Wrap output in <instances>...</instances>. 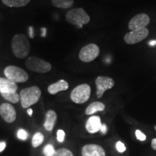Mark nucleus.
Here are the masks:
<instances>
[{"mask_svg": "<svg viewBox=\"0 0 156 156\" xmlns=\"http://www.w3.org/2000/svg\"><path fill=\"white\" fill-rule=\"evenodd\" d=\"M0 115L2 118L7 123H12L16 119V111L11 104L7 103H2L0 106Z\"/></svg>", "mask_w": 156, "mask_h": 156, "instance_id": "9b49d317", "label": "nucleus"}, {"mask_svg": "<svg viewBox=\"0 0 156 156\" xmlns=\"http://www.w3.org/2000/svg\"><path fill=\"white\" fill-rule=\"evenodd\" d=\"M151 146H152V148H153V150L156 151V138H155V139H153V140H152Z\"/></svg>", "mask_w": 156, "mask_h": 156, "instance_id": "c756f323", "label": "nucleus"}, {"mask_svg": "<svg viewBox=\"0 0 156 156\" xmlns=\"http://www.w3.org/2000/svg\"><path fill=\"white\" fill-rule=\"evenodd\" d=\"M4 73L6 78L15 83H25L28 80V74L16 66H8L5 68Z\"/></svg>", "mask_w": 156, "mask_h": 156, "instance_id": "423d86ee", "label": "nucleus"}, {"mask_svg": "<svg viewBox=\"0 0 156 156\" xmlns=\"http://www.w3.org/2000/svg\"><path fill=\"white\" fill-rule=\"evenodd\" d=\"M31 0H2L4 5L9 7H22L26 6Z\"/></svg>", "mask_w": 156, "mask_h": 156, "instance_id": "a211bd4d", "label": "nucleus"}, {"mask_svg": "<svg viewBox=\"0 0 156 156\" xmlns=\"http://www.w3.org/2000/svg\"><path fill=\"white\" fill-rule=\"evenodd\" d=\"M91 88L87 84H82L78 85L72 91L70 98L74 103L81 104L87 102L90 96Z\"/></svg>", "mask_w": 156, "mask_h": 156, "instance_id": "39448f33", "label": "nucleus"}, {"mask_svg": "<svg viewBox=\"0 0 156 156\" xmlns=\"http://www.w3.org/2000/svg\"><path fill=\"white\" fill-rule=\"evenodd\" d=\"M150 46H156V40H153L152 41H151L149 43Z\"/></svg>", "mask_w": 156, "mask_h": 156, "instance_id": "473e14b6", "label": "nucleus"}, {"mask_svg": "<svg viewBox=\"0 0 156 156\" xmlns=\"http://www.w3.org/2000/svg\"><path fill=\"white\" fill-rule=\"evenodd\" d=\"M17 83L9 80L7 78L0 77V93H8L17 92Z\"/></svg>", "mask_w": 156, "mask_h": 156, "instance_id": "ddd939ff", "label": "nucleus"}, {"mask_svg": "<svg viewBox=\"0 0 156 156\" xmlns=\"http://www.w3.org/2000/svg\"><path fill=\"white\" fill-rule=\"evenodd\" d=\"M100 54L99 47L95 44H90L81 48L79 58L83 62H90L95 59Z\"/></svg>", "mask_w": 156, "mask_h": 156, "instance_id": "0eeeda50", "label": "nucleus"}, {"mask_svg": "<svg viewBox=\"0 0 156 156\" xmlns=\"http://www.w3.org/2000/svg\"><path fill=\"white\" fill-rule=\"evenodd\" d=\"M135 134H136V138H137V140H140V141H145L146 140V136L142 133L141 131H140V130H136Z\"/></svg>", "mask_w": 156, "mask_h": 156, "instance_id": "bb28decb", "label": "nucleus"}, {"mask_svg": "<svg viewBox=\"0 0 156 156\" xmlns=\"http://www.w3.org/2000/svg\"><path fill=\"white\" fill-rule=\"evenodd\" d=\"M56 119H57L56 113L53 110L48 111L46 114V119L44 122V128L46 129V130L48 132L52 131Z\"/></svg>", "mask_w": 156, "mask_h": 156, "instance_id": "dca6fc26", "label": "nucleus"}, {"mask_svg": "<svg viewBox=\"0 0 156 156\" xmlns=\"http://www.w3.org/2000/svg\"><path fill=\"white\" fill-rule=\"evenodd\" d=\"M101 126H102V124H101L100 117L93 116L90 117L88 120L87 121L85 128L89 133L94 134L100 131Z\"/></svg>", "mask_w": 156, "mask_h": 156, "instance_id": "4468645a", "label": "nucleus"}, {"mask_svg": "<svg viewBox=\"0 0 156 156\" xmlns=\"http://www.w3.org/2000/svg\"><path fill=\"white\" fill-rule=\"evenodd\" d=\"M101 132H102L103 134H106V132H107V126L106 124H102V126H101Z\"/></svg>", "mask_w": 156, "mask_h": 156, "instance_id": "cd10ccee", "label": "nucleus"}, {"mask_svg": "<svg viewBox=\"0 0 156 156\" xmlns=\"http://www.w3.org/2000/svg\"><path fill=\"white\" fill-rule=\"evenodd\" d=\"M6 147V143L5 142H0V153L2 152L5 148Z\"/></svg>", "mask_w": 156, "mask_h": 156, "instance_id": "c85d7f7f", "label": "nucleus"}, {"mask_svg": "<svg viewBox=\"0 0 156 156\" xmlns=\"http://www.w3.org/2000/svg\"><path fill=\"white\" fill-rule=\"evenodd\" d=\"M66 20L69 24L77 25L78 28H82L83 25L90 22V18L83 8H75L68 12L66 15Z\"/></svg>", "mask_w": 156, "mask_h": 156, "instance_id": "7ed1b4c3", "label": "nucleus"}, {"mask_svg": "<svg viewBox=\"0 0 156 156\" xmlns=\"http://www.w3.org/2000/svg\"><path fill=\"white\" fill-rule=\"evenodd\" d=\"M149 35L147 28H144L127 33L124 36V41L127 44H135L147 38Z\"/></svg>", "mask_w": 156, "mask_h": 156, "instance_id": "1a4fd4ad", "label": "nucleus"}, {"mask_svg": "<svg viewBox=\"0 0 156 156\" xmlns=\"http://www.w3.org/2000/svg\"><path fill=\"white\" fill-rule=\"evenodd\" d=\"M155 129H156V126H155Z\"/></svg>", "mask_w": 156, "mask_h": 156, "instance_id": "f704fd0d", "label": "nucleus"}, {"mask_svg": "<svg viewBox=\"0 0 156 156\" xmlns=\"http://www.w3.org/2000/svg\"><path fill=\"white\" fill-rule=\"evenodd\" d=\"M41 95V90L37 86H31L22 90L20 93V97L23 108H28L32 105L36 104Z\"/></svg>", "mask_w": 156, "mask_h": 156, "instance_id": "f03ea898", "label": "nucleus"}, {"mask_svg": "<svg viewBox=\"0 0 156 156\" xmlns=\"http://www.w3.org/2000/svg\"><path fill=\"white\" fill-rule=\"evenodd\" d=\"M116 147L117 151L119 152V153H124V152L126 151V147L125 145H124V144L122 143V142L120 141L117 142Z\"/></svg>", "mask_w": 156, "mask_h": 156, "instance_id": "a878e982", "label": "nucleus"}, {"mask_svg": "<svg viewBox=\"0 0 156 156\" xmlns=\"http://www.w3.org/2000/svg\"><path fill=\"white\" fill-rule=\"evenodd\" d=\"M150 17L147 15L145 13H141L138 14L133 17L129 23V29L131 31L139 30L145 28L147 25L150 23Z\"/></svg>", "mask_w": 156, "mask_h": 156, "instance_id": "9d476101", "label": "nucleus"}, {"mask_svg": "<svg viewBox=\"0 0 156 156\" xmlns=\"http://www.w3.org/2000/svg\"><path fill=\"white\" fill-rule=\"evenodd\" d=\"M1 95L6 101L11 102L12 103H17L20 101V95L17 92L1 93Z\"/></svg>", "mask_w": 156, "mask_h": 156, "instance_id": "aec40b11", "label": "nucleus"}, {"mask_svg": "<svg viewBox=\"0 0 156 156\" xmlns=\"http://www.w3.org/2000/svg\"><path fill=\"white\" fill-rule=\"evenodd\" d=\"M44 154L45 156H55L56 151L54 150L53 145L48 144V145L45 146L44 149Z\"/></svg>", "mask_w": 156, "mask_h": 156, "instance_id": "4be33fe9", "label": "nucleus"}, {"mask_svg": "<svg viewBox=\"0 0 156 156\" xmlns=\"http://www.w3.org/2000/svg\"><path fill=\"white\" fill-rule=\"evenodd\" d=\"M27 113H28V114L29 115V116H32L33 114V110L31 108H28V111H27Z\"/></svg>", "mask_w": 156, "mask_h": 156, "instance_id": "72a5a7b5", "label": "nucleus"}, {"mask_svg": "<svg viewBox=\"0 0 156 156\" xmlns=\"http://www.w3.org/2000/svg\"><path fill=\"white\" fill-rule=\"evenodd\" d=\"M29 34H30V38H34V28H33V27H30L29 28Z\"/></svg>", "mask_w": 156, "mask_h": 156, "instance_id": "7c9ffc66", "label": "nucleus"}, {"mask_svg": "<svg viewBox=\"0 0 156 156\" xmlns=\"http://www.w3.org/2000/svg\"><path fill=\"white\" fill-rule=\"evenodd\" d=\"M41 30H43V34H42L41 36L43 37H45L46 36V28H41Z\"/></svg>", "mask_w": 156, "mask_h": 156, "instance_id": "2f4dec72", "label": "nucleus"}, {"mask_svg": "<svg viewBox=\"0 0 156 156\" xmlns=\"http://www.w3.org/2000/svg\"><path fill=\"white\" fill-rule=\"evenodd\" d=\"M25 66L28 69L38 73H46L51 69V65L49 62L36 56H30L27 58Z\"/></svg>", "mask_w": 156, "mask_h": 156, "instance_id": "20e7f679", "label": "nucleus"}, {"mask_svg": "<svg viewBox=\"0 0 156 156\" xmlns=\"http://www.w3.org/2000/svg\"><path fill=\"white\" fill-rule=\"evenodd\" d=\"M105 105L101 102H93L87 107L85 110V114L87 115H91L95 114L97 112H102L105 109Z\"/></svg>", "mask_w": 156, "mask_h": 156, "instance_id": "f3484780", "label": "nucleus"}, {"mask_svg": "<svg viewBox=\"0 0 156 156\" xmlns=\"http://www.w3.org/2000/svg\"><path fill=\"white\" fill-rule=\"evenodd\" d=\"M54 7L61 9H68L74 4V0H51Z\"/></svg>", "mask_w": 156, "mask_h": 156, "instance_id": "6ab92c4d", "label": "nucleus"}, {"mask_svg": "<svg viewBox=\"0 0 156 156\" xmlns=\"http://www.w3.org/2000/svg\"><path fill=\"white\" fill-rule=\"evenodd\" d=\"M44 140V134L41 132H36L32 138V146L34 147H38L43 143Z\"/></svg>", "mask_w": 156, "mask_h": 156, "instance_id": "412c9836", "label": "nucleus"}, {"mask_svg": "<svg viewBox=\"0 0 156 156\" xmlns=\"http://www.w3.org/2000/svg\"><path fill=\"white\" fill-rule=\"evenodd\" d=\"M69 88V84L64 80H60L55 83L51 84L48 87V91L50 94L55 95L61 91L67 90Z\"/></svg>", "mask_w": 156, "mask_h": 156, "instance_id": "2eb2a0df", "label": "nucleus"}, {"mask_svg": "<svg viewBox=\"0 0 156 156\" xmlns=\"http://www.w3.org/2000/svg\"><path fill=\"white\" fill-rule=\"evenodd\" d=\"M55 156H74L69 150L66 148H60L56 151Z\"/></svg>", "mask_w": 156, "mask_h": 156, "instance_id": "5701e85b", "label": "nucleus"}, {"mask_svg": "<svg viewBox=\"0 0 156 156\" xmlns=\"http://www.w3.org/2000/svg\"><path fill=\"white\" fill-rule=\"evenodd\" d=\"M57 140L59 142H63L64 141V136H65V132L63 130L59 129L57 131Z\"/></svg>", "mask_w": 156, "mask_h": 156, "instance_id": "393cba45", "label": "nucleus"}, {"mask_svg": "<svg viewBox=\"0 0 156 156\" xmlns=\"http://www.w3.org/2000/svg\"><path fill=\"white\" fill-rule=\"evenodd\" d=\"M83 156H106L104 149L98 145L90 144L86 145L82 148Z\"/></svg>", "mask_w": 156, "mask_h": 156, "instance_id": "f8f14e48", "label": "nucleus"}, {"mask_svg": "<svg viewBox=\"0 0 156 156\" xmlns=\"http://www.w3.org/2000/svg\"><path fill=\"white\" fill-rule=\"evenodd\" d=\"M114 80L112 78L108 77H98L95 80V85H96V95L98 98L103 96L107 90L112 89L114 86Z\"/></svg>", "mask_w": 156, "mask_h": 156, "instance_id": "6e6552de", "label": "nucleus"}, {"mask_svg": "<svg viewBox=\"0 0 156 156\" xmlns=\"http://www.w3.org/2000/svg\"><path fill=\"white\" fill-rule=\"evenodd\" d=\"M28 132L25 131V129H19L18 132H17V137H18L20 140H25L27 138H28Z\"/></svg>", "mask_w": 156, "mask_h": 156, "instance_id": "b1692460", "label": "nucleus"}, {"mask_svg": "<svg viewBox=\"0 0 156 156\" xmlns=\"http://www.w3.org/2000/svg\"><path fill=\"white\" fill-rule=\"evenodd\" d=\"M12 49L16 57L19 58L27 57L30 51V45L28 38L22 34L15 35L12 41Z\"/></svg>", "mask_w": 156, "mask_h": 156, "instance_id": "f257e3e1", "label": "nucleus"}]
</instances>
